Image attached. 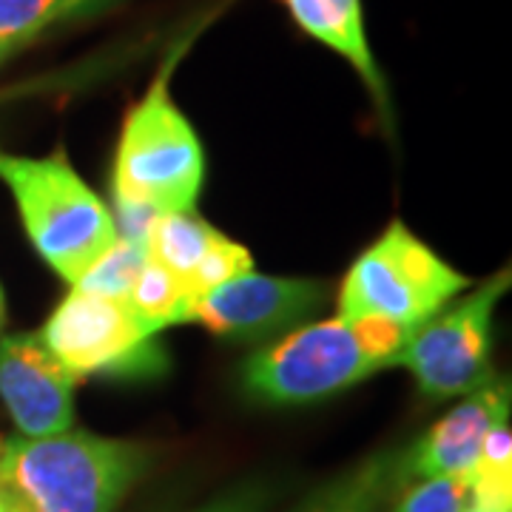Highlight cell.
<instances>
[{"instance_id":"8","label":"cell","mask_w":512,"mask_h":512,"mask_svg":"<svg viewBox=\"0 0 512 512\" xmlns=\"http://www.w3.org/2000/svg\"><path fill=\"white\" fill-rule=\"evenodd\" d=\"M325 302V282L293 276L242 274L197 299L194 319L231 342H256L299 328Z\"/></svg>"},{"instance_id":"14","label":"cell","mask_w":512,"mask_h":512,"mask_svg":"<svg viewBox=\"0 0 512 512\" xmlns=\"http://www.w3.org/2000/svg\"><path fill=\"white\" fill-rule=\"evenodd\" d=\"M128 308L146 325L154 336L165 328L183 325L194 319L197 296L188 291L183 279L171 274L160 262L146 259L140 276L134 279L131 291L126 296Z\"/></svg>"},{"instance_id":"2","label":"cell","mask_w":512,"mask_h":512,"mask_svg":"<svg viewBox=\"0 0 512 512\" xmlns=\"http://www.w3.org/2000/svg\"><path fill=\"white\" fill-rule=\"evenodd\" d=\"M410 330L382 319H345L299 325L245 362L242 387L265 404H311L399 362Z\"/></svg>"},{"instance_id":"20","label":"cell","mask_w":512,"mask_h":512,"mask_svg":"<svg viewBox=\"0 0 512 512\" xmlns=\"http://www.w3.org/2000/svg\"><path fill=\"white\" fill-rule=\"evenodd\" d=\"M265 501H268L265 487H259V484H239L234 490L222 493L220 498L208 501L197 512H262Z\"/></svg>"},{"instance_id":"16","label":"cell","mask_w":512,"mask_h":512,"mask_svg":"<svg viewBox=\"0 0 512 512\" xmlns=\"http://www.w3.org/2000/svg\"><path fill=\"white\" fill-rule=\"evenodd\" d=\"M470 476L473 504L512 512V433L507 424H498L487 436L476 464L470 467Z\"/></svg>"},{"instance_id":"4","label":"cell","mask_w":512,"mask_h":512,"mask_svg":"<svg viewBox=\"0 0 512 512\" xmlns=\"http://www.w3.org/2000/svg\"><path fill=\"white\" fill-rule=\"evenodd\" d=\"M174 60L128 109L114 154V200L157 214L194 211L205 180V151L194 126L174 103L168 77Z\"/></svg>"},{"instance_id":"10","label":"cell","mask_w":512,"mask_h":512,"mask_svg":"<svg viewBox=\"0 0 512 512\" xmlns=\"http://www.w3.org/2000/svg\"><path fill=\"white\" fill-rule=\"evenodd\" d=\"M510 419V384L487 382L441 416L407 456H399L402 478H436L467 473L476 464L487 436Z\"/></svg>"},{"instance_id":"22","label":"cell","mask_w":512,"mask_h":512,"mask_svg":"<svg viewBox=\"0 0 512 512\" xmlns=\"http://www.w3.org/2000/svg\"><path fill=\"white\" fill-rule=\"evenodd\" d=\"M6 322V296H3V288H0V328Z\"/></svg>"},{"instance_id":"18","label":"cell","mask_w":512,"mask_h":512,"mask_svg":"<svg viewBox=\"0 0 512 512\" xmlns=\"http://www.w3.org/2000/svg\"><path fill=\"white\" fill-rule=\"evenodd\" d=\"M473 504V476L450 473V476L421 478L419 484L402 495L393 512H464Z\"/></svg>"},{"instance_id":"13","label":"cell","mask_w":512,"mask_h":512,"mask_svg":"<svg viewBox=\"0 0 512 512\" xmlns=\"http://www.w3.org/2000/svg\"><path fill=\"white\" fill-rule=\"evenodd\" d=\"M222 234L208 220L197 217L194 211H174V214H160L151 222L146 237L148 259L160 262L171 274L180 279L197 271L202 256L214 248V242Z\"/></svg>"},{"instance_id":"19","label":"cell","mask_w":512,"mask_h":512,"mask_svg":"<svg viewBox=\"0 0 512 512\" xmlns=\"http://www.w3.org/2000/svg\"><path fill=\"white\" fill-rule=\"evenodd\" d=\"M254 271V256L245 245H239L234 239H228L222 234L214 248L202 256V262L197 265V271L185 279L188 291L194 293L197 299H202L205 293H211L214 288H220L225 282L237 279L242 274H251Z\"/></svg>"},{"instance_id":"12","label":"cell","mask_w":512,"mask_h":512,"mask_svg":"<svg viewBox=\"0 0 512 512\" xmlns=\"http://www.w3.org/2000/svg\"><path fill=\"white\" fill-rule=\"evenodd\" d=\"M399 484V456L379 453L336 476L291 512H382Z\"/></svg>"},{"instance_id":"1","label":"cell","mask_w":512,"mask_h":512,"mask_svg":"<svg viewBox=\"0 0 512 512\" xmlns=\"http://www.w3.org/2000/svg\"><path fill=\"white\" fill-rule=\"evenodd\" d=\"M148 453L123 439L66 430L0 444V495L12 512H114Z\"/></svg>"},{"instance_id":"15","label":"cell","mask_w":512,"mask_h":512,"mask_svg":"<svg viewBox=\"0 0 512 512\" xmlns=\"http://www.w3.org/2000/svg\"><path fill=\"white\" fill-rule=\"evenodd\" d=\"M120 0H0V40L29 43L66 20L89 18Z\"/></svg>"},{"instance_id":"6","label":"cell","mask_w":512,"mask_h":512,"mask_svg":"<svg viewBox=\"0 0 512 512\" xmlns=\"http://www.w3.org/2000/svg\"><path fill=\"white\" fill-rule=\"evenodd\" d=\"M37 336L74 379H143L165 367L157 336L134 316L126 299L72 288Z\"/></svg>"},{"instance_id":"23","label":"cell","mask_w":512,"mask_h":512,"mask_svg":"<svg viewBox=\"0 0 512 512\" xmlns=\"http://www.w3.org/2000/svg\"><path fill=\"white\" fill-rule=\"evenodd\" d=\"M464 512H501V510H490V507H481V504H470Z\"/></svg>"},{"instance_id":"11","label":"cell","mask_w":512,"mask_h":512,"mask_svg":"<svg viewBox=\"0 0 512 512\" xmlns=\"http://www.w3.org/2000/svg\"><path fill=\"white\" fill-rule=\"evenodd\" d=\"M302 32L345 57L379 103H387L382 69L373 57L362 0H282Z\"/></svg>"},{"instance_id":"3","label":"cell","mask_w":512,"mask_h":512,"mask_svg":"<svg viewBox=\"0 0 512 512\" xmlns=\"http://www.w3.org/2000/svg\"><path fill=\"white\" fill-rule=\"evenodd\" d=\"M0 180L15 197L32 248L66 285H77L117 242L106 202L63 154L18 157L0 151Z\"/></svg>"},{"instance_id":"7","label":"cell","mask_w":512,"mask_h":512,"mask_svg":"<svg viewBox=\"0 0 512 512\" xmlns=\"http://www.w3.org/2000/svg\"><path fill=\"white\" fill-rule=\"evenodd\" d=\"M507 291L510 271H498L473 293L456 296L410 336L396 365L413 373L424 396L456 399L493 382V316Z\"/></svg>"},{"instance_id":"24","label":"cell","mask_w":512,"mask_h":512,"mask_svg":"<svg viewBox=\"0 0 512 512\" xmlns=\"http://www.w3.org/2000/svg\"><path fill=\"white\" fill-rule=\"evenodd\" d=\"M0 512H12V510H9V504L3 501V495H0Z\"/></svg>"},{"instance_id":"9","label":"cell","mask_w":512,"mask_h":512,"mask_svg":"<svg viewBox=\"0 0 512 512\" xmlns=\"http://www.w3.org/2000/svg\"><path fill=\"white\" fill-rule=\"evenodd\" d=\"M74 379L32 333L0 339V399L20 436L43 439L72 430Z\"/></svg>"},{"instance_id":"21","label":"cell","mask_w":512,"mask_h":512,"mask_svg":"<svg viewBox=\"0 0 512 512\" xmlns=\"http://www.w3.org/2000/svg\"><path fill=\"white\" fill-rule=\"evenodd\" d=\"M20 46H26V43H20V40H0V63H6L9 57L18 52Z\"/></svg>"},{"instance_id":"5","label":"cell","mask_w":512,"mask_h":512,"mask_svg":"<svg viewBox=\"0 0 512 512\" xmlns=\"http://www.w3.org/2000/svg\"><path fill=\"white\" fill-rule=\"evenodd\" d=\"M467 288V276L396 220L350 265L339 288V316L382 319L416 333Z\"/></svg>"},{"instance_id":"17","label":"cell","mask_w":512,"mask_h":512,"mask_svg":"<svg viewBox=\"0 0 512 512\" xmlns=\"http://www.w3.org/2000/svg\"><path fill=\"white\" fill-rule=\"evenodd\" d=\"M146 259L148 248L143 242L117 237V242L94 262L86 274L80 276V282L72 288L97 293V296H109V299H126L134 279L143 271Z\"/></svg>"}]
</instances>
